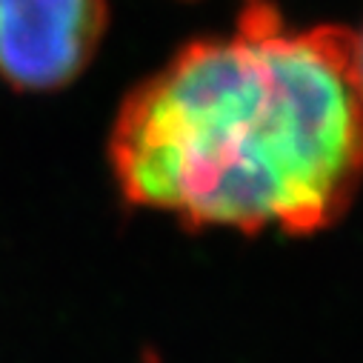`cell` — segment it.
I'll use <instances>...</instances> for the list:
<instances>
[{
	"instance_id": "1",
	"label": "cell",
	"mask_w": 363,
	"mask_h": 363,
	"mask_svg": "<svg viewBox=\"0 0 363 363\" xmlns=\"http://www.w3.org/2000/svg\"><path fill=\"white\" fill-rule=\"evenodd\" d=\"M109 160L132 206L189 229L335 226L363 184L352 32L246 0L229 35L186 43L123 98Z\"/></svg>"
},
{
	"instance_id": "2",
	"label": "cell",
	"mask_w": 363,
	"mask_h": 363,
	"mask_svg": "<svg viewBox=\"0 0 363 363\" xmlns=\"http://www.w3.org/2000/svg\"><path fill=\"white\" fill-rule=\"evenodd\" d=\"M106 23V0H0V77L57 92L92 63Z\"/></svg>"
},
{
	"instance_id": "3",
	"label": "cell",
	"mask_w": 363,
	"mask_h": 363,
	"mask_svg": "<svg viewBox=\"0 0 363 363\" xmlns=\"http://www.w3.org/2000/svg\"><path fill=\"white\" fill-rule=\"evenodd\" d=\"M352 77H354L357 98L363 104V29L352 32Z\"/></svg>"
}]
</instances>
